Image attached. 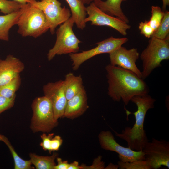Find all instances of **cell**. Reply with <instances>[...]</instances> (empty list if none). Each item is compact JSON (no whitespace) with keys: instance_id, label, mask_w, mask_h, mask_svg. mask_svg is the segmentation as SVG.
Wrapping results in <instances>:
<instances>
[{"instance_id":"obj_1","label":"cell","mask_w":169,"mask_h":169,"mask_svg":"<svg viewBox=\"0 0 169 169\" xmlns=\"http://www.w3.org/2000/svg\"><path fill=\"white\" fill-rule=\"evenodd\" d=\"M105 68L108 84V94L114 101L122 100L127 105L134 97L148 94L147 85L134 72L110 64Z\"/></svg>"},{"instance_id":"obj_2","label":"cell","mask_w":169,"mask_h":169,"mask_svg":"<svg viewBox=\"0 0 169 169\" xmlns=\"http://www.w3.org/2000/svg\"><path fill=\"white\" fill-rule=\"evenodd\" d=\"M156 100L148 94L134 97L131 101L136 105L137 110L134 112H130L127 110L126 111L127 114H134L135 124L132 127H126L121 133L115 131L116 136L125 141L128 147L133 150L142 151L149 141L144 128V121L147 111L154 107Z\"/></svg>"},{"instance_id":"obj_3","label":"cell","mask_w":169,"mask_h":169,"mask_svg":"<svg viewBox=\"0 0 169 169\" xmlns=\"http://www.w3.org/2000/svg\"><path fill=\"white\" fill-rule=\"evenodd\" d=\"M17 24L18 32L22 36L37 38L49 29L43 12L30 3L24 4Z\"/></svg>"},{"instance_id":"obj_4","label":"cell","mask_w":169,"mask_h":169,"mask_svg":"<svg viewBox=\"0 0 169 169\" xmlns=\"http://www.w3.org/2000/svg\"><path fill=\"white\" fill-rule=\"evenodd\" d=\"M140 58L142 62V79L147 78L155 68L161 66L164 60L169 59V35L161 39L151 37Z\"/></svg>"},{"instance_id":"obj_5","label":"cell","mask_w":169,"mask_h":169,"mask_svg":"<svg viewBox=\"0 0 169 169\" xmlns=\"http://www.w3.org/2000/svg\"><path fill=\"white\" fill-rule=\"evenodd\" d=\"M31 108L33 115L30 128L33 133H49L58 126V122L55 118L52 105L45 96L35 98Z\"/></svg>"},{"instance_id":"obj_6","label":"cell","mask_w":169,"mask_h":169,"mask_svg":"<svg viewBox=\"0 0 169 169\" xmlns=\"http://www.w3.org/2000/svg\"><path fill=\"white\" fill-rule=\"evenodd\" d=\"M70 17L60 25L56 31V39L52 48L47 54L49 61L52 60L56 55L77 53L79 51V44L82 42L74 33L73 27L74 23Z\"/></svg>"},{"instance_id":"obj_7","label":"cell","mask_w":169,"mask_h":169,"mask_svg":"<svg viewBox=\"0 0 169 169\" xmlns=\"http://www.w3.org/2000/svg\"><path fill=\"white\" fill-rule=\"evenodd\" d=\"M34 7L41 10L44 13L52 34L54 33L57 26L60 25L70 17V11L58 0L33 1L30 3Z\"/></svg>"},{"instance_id":"obj_8","label":"cell","mask_w":169,"mask_h":169,"mask_svg":"<svg viewBox=\"0 0 169 169\" xmlns=\"http://www.w3.org/2000/svg\"><path fill=\"white\" fill-rule=\"evenodd\" d=\"M128 40L126 37L119 38L111 36L97 43V46L91 49L79 53L69 54L72 62L73 70H77L83 63L94 56L101 54L110 53L122 46Z\"/></svg>"},{"instance_id":"obj_9","label":"cell","mask_w":169,"mask_h":169,"mask_svg":"<svg viewBox=\"0 0 169 169\" xmlns=\"http://www.w3.org/2000/svg\"><path fill=\"white\" fill-rule=\"evenodd\" d=\"M142 151L145 160L151 169H157L162 166L169 168V142L164 139L152 138L145 145Z\"/></svg>"},{"instance_id":"obj_10","label":"cell","mask_w":169,"mask_h":169,"mask_svg":"<svg viewBox=\"0 0 169 169\" xmlns=\"http://www.w3.org/2000/svg\"><path fill=\"white\" fill-rule=\"evenodd\" d=\"M99 144L102 148L117 153L120 161L123 162H131L144 160V154L142 151L133 150L129 147H123L119 144L111 132L109 130L102 131L98 136Z\"/></svg>"},{"instance_id":"obj_11","label":"cell","mask_w":169,"mask_h":169,"mask_svg":"<svg viewBox=\"0 0 169 169\" xmlns=\"http://www.w3.org/2000/svg\"><path fill=\"white\" fill-rule=\"evenodd\" d=\"M86 11L88 17L84 20L86 23L90 21L92 25L111 27L124 36L127 34V30L131 28L128 23L103 12L93 2L86 7Z\"/></svg>"},{"instance_id":"obj_12","label":"cell","mask_w":169,"mask_h":169,"mask_svg":"<svg viewBox=\"0 0 169 169\" xmlns=\"http://www.w3.org/2000/svg\"><path fill=\"white\" fill-rule=\"evenodd\" d=\"M109 54L110 64L129 70L142 79L141 72L136 64L140 56L137 49H127L122 46Z\"/></svg>"},{"instance_id":"obj_13","label":"cell","mask_w":169,"mask_h":169,"mask_svg":"<svg viewBox=\"0 0 169 169\" xmlns=\"http://www.w3.org/2000/svg\"><path fill=\"white\" fill-rule=\"evenodd\" d=\"M44 96L50 101L55 119L62 118L67 100L65 92L64 80L49 82L43 89Z\"/></svg>"},{"instance_id":"obj_14","label":"cell","mask_w":169,"mask_h":169,"mask_svg":"<svg viewBox=\"0 0 169 169\" xmlns=\"http://www.w3.org/2000/svg\"><path fill=\"white\" fill-rule=\"evenodd\" d=\"M24 64L12 55L0 59V85H4L20 74L24 69Z\"/></svg>"},{"instance_id":"obj_15","label":"cell","mask_w":169,"mask_h":169,"mask_svg":"<svg viewBox=\"0 0 169 169\" xmlns=\"http://www.w3.org/2000/svg\"><path fill=\"white\" fill-rule=\"evenodd\" d=\"M89 106L86 91L84 87L76 95L67 100L62 118L73 119L83 115Z\"/></svg>"},{"instance_id":"obj_16","label":"cell","mask_w":169,"mask_h":169,"mask_svg":"<svg viewBox=\"0 0 169 169\" xmlns=\"http://www.w3.org/2000/svg\"><path fill=\"white\" fill-rule=\"evenodd\" d=\"M127 0H94V3L100 10L113 16H115L128 23L129 20L121 8L123 2Z\"/></svg>"},{"instance_id":"obj_17","label":"cell","mask_w":169,"mask_h":169,"mask_svg":"<svg viewBox=\"0 0 169 169\" xmlns=\"http://www.w3.org/2000/svg\"><path fill=\"white\" fill-rule=\"evenodd\" d=\"M68 4L72 13L71 17L77 27L83 29L86 27L85 19L86 17V7L79 0H65Z\"/></svg>"},{"instance_id":"obj_18","label":"cell","mask_w":169,"mask_h":169,"mask_svg":"<svg viewBox=\"0 0 169 169\" xmlns=\"http://www.w3.org/2000/svg\"><path fill=\"white\" fill-rule=\"evenodd\" d=\"M22 8L18 11L10 14L0 15V40H9V30L13 26L17 24L22 12Z\"/></svg>"},{"instance_id":"obj_19","label":"cell","mask_w":169,"mask_h":169,"mask_svg":"<svg viewBox=\"0 0 169 169\" xmlns=\"http://www.w3.org/2000/svg\"><path fill=\"white\" fill-rule=\"evenodd\" d=\"M64 84L67 100L77 94L84 87L81 76H75L71 72L66 75Z\"/></svg>"},{"instance_id":"obj_20","label":"cell","mask_w":169,"mask_h":169,"mask_svg":"<svg viewBox=\"0 0 169 169\" xmlns=\"http://www.w3.org/2000/svg\"><path fill=\"white\" fill-rule=\"evenodd\" d=\"M29 155L32 165L36 169H54L56 164L55 160L58 154L54 151L51 156H39L34 153H30Z\"/></svg>"},{"instance_id":"obj_21","label":"cell","mask_w":169,"mask_h":169,"mask_svg":"<svg viewBox=\"0 0 169 169\" xmlns=\"http://www.w3.org/2000/svg\"><path fill=\"white\" fill-rule=\"evenodd\" d=\"M0 141L4 142L7 146L12 155L14 162L15 169H33L30 160H24L17 154L8 139L0 134Z\"/></svg>"},{"instance_id":"obj_22","label":"cell","mask_w":169,"mask_h":169,"mask_svg":"<svg viewBox=\"0 0 169 169\" xmlns=\"http://www.w3.org/2000/svg\"><path fill=\"white\" fill-rule=\"evenodd\" d=\"M21 84L20 75L8 83L0 85V95L7 98H11L16 95L15 93L18 89Z\"/></svg>"},{"instance_id":"obj_23","label":"cell","mask_w":169,"mask_h":169,"mask_svg":"<svg viewBox=\"0 0 169 169\" xmlns=\"http://www.w3.org/2000/svg\"><path fill=\"white\" fill-rule=\"evenodd\" d=\"M169 35V12L164 11V15L161 23L152 37L164 39Z\"/></svg>"},{"instance_id":"obj_24","label":"cell","mask_w":169,"mask_h":169,"mask_svg":"<svg viewBox=\"0 0 169 169\" xmlns=\"http://www.w3.org/2000/svg\"><path fill=\"white\" fill-rule=\"evenodd\" d=\"M151 13V16L148 22L155 31L161 23L164 15V11L158 6H152Z\"/></svg>"},{"instance_id":"obj_25","label":"cell","mask_w":169,"mask_h":169,"mask_svg":"<svg viewBox=\"0 0 169 169\" xmlns=\"http://www.w3.org/2000/svg\"><path fill=\"white\" fill-rule=\"evenodd\" d=\"M24 4L14 1L0 0V11L5 15L9 14L18 11Z\"/></svg>"},{"instance_id":"obj_26","label":"cell","mask_w":169,"mask_h":169,"mask_svg":"<svg viewBox=\"0 0 169 169\" xmlns=\"http://www.w3.org/2000/svg\"><path fill=\"white\" fill-rule=\"evenodd\" d=\"M119 168L120 169H151L147 162L144 160H139L131 162H118Z\"/></svg>"},{"instance_id":"obj_27","label":"cell","mask_w":169,"mask_h":169,"mask_svg":"<svg viewBox=\"0 0 169 169\" xmlns=\"http://www.w3.org/2000/svg\"><path fill=\"white\" fill-rule=\"evenodd\" d=\"M16 95L11 98H7L0 95V114L13 106Z\"/></svg>"},{"instance_id":"obj_28","label":"cell","mask_w":169,"mask_h":169,"mask_svg":"<svg viewBox=\"0 0 169 169\" xmlns=\"http://www.w3.org/2000/svg\"><path fill=\"white\" fill-rule=\"evenodd\" d=\"M138 28L141 34L148 38H150L155 31L150 25L148 21L145 20L139 24Z\"/></svg>"},{"instance_id":"obj_29","label":"cell","mask_w":169,"mask_h":169,"mask_svg":"<svg viewBox=\"0 0 169 169\" xmlns=\"http://www.w3.org/2000/svg\"><path fill=\"white\" fill-rule=\"evenodd\" d=\"M54 133H48L47 135L46 133H43L40 137L42 141L40 143V146L44 151H48L49 154L50 152V144L52 138L53 137Z\"/></svg>"},{"instance_id":"obj_30","label":"cell","mask_w":169,"mask_h":169,"mask_svg":"<svg viewBox=\"0 0 169 169\" xmlns=\"http://www.w3.org/2000/svg\"><path fill=\"white\" fill-rule=\"evenodd\" d=\"M102 156L99 155L95 158L91 166H87L84 164L81 165V169H105V162L101 161Z\"/></svg>"},{"instance_id":"obj_31","label":"cell","mask_w":169,"mask_h":169,"mask_svg":"<svg viewBox=\"0 0 169 169\" xmlns=\"http://www.w3.org/2000/svg\"><path fill=\"white\" fill-rule=\"evenodd\" d=\"M63 139L59 135H55L52 138L50 144V152L58 151L62 145Z\"/></svg>"},{"instance_id":"obj_32","label":"cell","mask_w":169,"mask_h":169,"mask_svg":"<svg viewBox=\"0 0 169 169\" xmlns=\"http://www.w3.org/2000/svg\"><path fill=\"white\" fill-rule=\"evenodd\" d=\"M56 160L57 164L55 166L54 169H68L69 163L67 160L63 161L58 157Z\"/></svg>"},{"instance_id":"obj_33","label":"cell","mask_w":169,"mask_h":169,"mask_svg":"<svg viewBox=\"0 0 169 169\" xmlns=\"http://www.w3.org/2000/svg\"><path fill=\"white\" fill-rule=\"evenodd\" d=\"M68 169H81V168L79 162L75 161L69 164Z\"/></svg>"},{"instance_id":"obj_34","label":"cell","mask_w":169,"mask_h":169,"mask_svg":"<svg viewBox=\"0 0 169 169\" xmlns=\"http://www.w3.org/2000/svg\"><path fill=\"white\" fill-rule=\"evenodd\" d=\"M162 9L164 11L166 10V7L169 5V0H162Z\"/></svg>"},{"instance_id":"obj_35","label":"cell","mask_w":169,"mask_h":169,"mask_svg":"<svg viewBox=\"0 0 169 169\" xmlns=\"http://www.w3.org/2000/svg\"><path fill=\"white\" fill-rule=\"evenodd\" d=\"M119 168L118 165H115L112 163H110L105 168V169H117Z\"/></svg>"},{"instance_id":"obj_36","label":"cell","mask_w":169,"mask_h":169,"mask_svg":"<svg viewBox=\"0 0 169 169\" xmlns=\"http://www.w3.org/2000/svg\"><path fill=\"white\" fill-rule=\"evenodd\" d=\"M34 0H13V1L24 4L28 3H31Z\"/></svg>"},{"instance_id":"obj_37","label":"cell","mask_w":169,"mask_h":169,"mask_svg":"<svg viewBox=\"0 0 169 169\" xmlns=\"http://www.w3.org/2000/svg\"><path fill=\"white\" fill-rule=\"evenodd\" d=\"M84 5L85 4L89 5L92 3L94 0H79Z\"/></svg>"}]
</instances>
